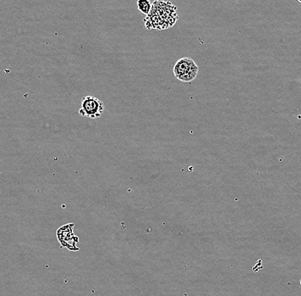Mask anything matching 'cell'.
Returning <instances> with one entry per match:
<instances>
[{
    "instance_id": "obj_1",
    "label": "cell",
    "mask_w": 301,
    "mask_h": 296,
    "mask_svg": "<svg viewBox=\"0 0 301 296\" xmlns=\"http://www.w3.org/2000/svg\"><path fill=\"white\" fill-rule=\"evenodd\" d=\"M173 72L180 82H190L198 76L199 67L191 58H182L176 62Z\"/></svg>"
},
{
    "instance_id": "obj_2",
    "label": "cell",
    "mask_w": 301,
    "mask_h": 296,
    "mask_svg": "<svg viewBox=\"0 0 301 296\" xmlns=\"http://www.w3.org/2000/svg\"><path fill=\"white\" fill-rule=\"evenodd\" d=\"M105 111V105L102 100L94 96H85L82 100V107L79 114L85 118L96 119L102 116Z\"/></svg>"
},
{
    "instance_id": "obj_3",
    "label": "cell",
    "mask_w": 301,
    "mask_h": 296,
    "mask_svg": "<svg viewBox=\"0 0 301 296\" xmlns=\"http://www.w3.org/2000/svg\"><path fill=\"white\" fill-rule=\"evenodd\" d=\"M74 226L75 224H69L61 227L60 229L57 230V238L62 247L69 248L70 250H78V248L76 247L78 238L73 231Z\"/></svg>"
},
{
    "instance_id": "obj_4",
    "label": "cell",
    "mask_w": 301,
    "mask_h": 296,
    "mask_svg": "<svg viewBox=\"0 0 301 296\" xmlns=\"http://www.w3.org/2000/svg\"><path fill=\"white\" fill-rule=\"evenodd\" d=\"M137 7L140 12L145 15H149L151 10V3L150 0H138Z\"/></svg>"
},
{
    "instance_id": "obj_5",
    "label": "cell",
    "mask_w": 301,
    "mask_h": 296,
    "mask_svg": "<svg viewBox=\"0 0 301 296\" xmlns=\"http://www.w3.org/2000/svg\"><path fill=\"white\" fill-rule=\"evenodd\" d=\"M297 1H298L299 3H301V0H297Z\"/></svg>"
}]
</instances>
